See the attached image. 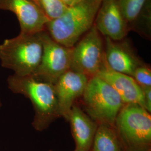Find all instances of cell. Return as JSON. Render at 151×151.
Returning a JSON list of instances; mask_svg holds the SVG:
<instances>
[{
    "label": "cell",
    "instance_id": "cell-18",
    "mask_svg": "<svg viewBox=\"0 0 151 151\" xmlns=\"http://www.w3.org/2000/svg\"><path fill=\"white\" fill-rule=\"evenodd\" d=\"M143 95L145 108L146 110L151 114V87H141Z\"/></svg>",
    "mask_w": 151,
    "mask_h": 151
},
{
    "label": "cell",
    "instance_id": "cell-1",
    "mask_svg": "<svg viewBox=\"0 0 151 151\" xmlns=\"http://www.w3.org/2000/svg\"><path fill=\"white\" fill-rule=\"evenodd\" d=\"M9 88L29 99L32 103L35 115L32 125L37 131L47 129L58 118V103L54 85L44 82L32 75L9 76Z\"/></svg>",
    "mask_w": 151,
    "mask_h": 151
},
{
    "label": "cell",
    "instance_id": "cell-13",
    "mask_svg": "<svg viewBox=\"0 0 151 151\" xmlns=\"http://www.w3.org/2000/svg\"><path fill=\"white\" fill-rule=\"evenodd\" d=\"M68 121L75 142V151H91L99 124L76 104L70 110Z\"/></svg>",
    "mask_w": 151,
    "mask_h": 151
},
{
    "label": "cell",
    "instance_id": "cell-6",
    "mask_svg": "<svg viewBox=\"0 0 151 151\" xmlns=\"http://www.w3.org/2000/svg\"><path fill=\"white\" fill-rule=\"evenodd\" d=\"M105 59L104 37L93 24L72 48L70 69L90 78L96 75Z\"/></svg>",
    "mask_w": 151,
    "mask_h": 151
},
{
    "label": "cell",
    "instance_id": "cell-15",
    "mask_svg": "<svg viewBox=\"0 0 151 151\" xmlns=\"http://www.w3.org/2000/svg\"><path fill=\"white\" fill-rule=\"evenodd\" d=\"M125 20L129 27L134 23L145 9L148 0H117Z\"/></svg>",
    "mask_w": 151,
    "mask_h": 151
},
{
    "label": "cell",
    "instance_id": "cell-17",
    "mask_svg": "<svg viewBox=\"0 0 151 151\" xmlns=\"http://www.w3.org/2000/svg\"><path fill=\"white\" fill-rule=\"evenodd\" d=\"M140 87H151V69L145 63L138 66L132 76Z\"/></svg>",
    "mask_w": 151,
    "mask_h": 151
},
{
    "label": "cell",
    "instance_id": "cell-7",
    "mask_svg": "<svg viewBox=\"0 0 151 151\" xmlns=\"http://www.w3.org/2000/svg\"><path fill=\"white\" fill-rule=\"evenodd\" d=\"M43 55L40 63L32 75L41 81L54 85L70 70L72 48L62 45L51 38L45 30L41 32Z\"/></svg>",
    "mask_w": 151,
    "mask_h": 151
},
{
    "label": "cell",
    "instance_id": "cell-10",
    "mask_svg": "<svg viewBox=\"0 0 151 151\" xmlns=\"http://www.w3.org/2000/svg\"><path fill=\"white\" fill-rule=\"evenodd\" d=\"M94 25L104 37L115 41L125 39L130 30L117 0H102Z\"/></svg>",
    "mask_w": 151,
    "mask_h": 151
},
{
    "label": "cell",
    "instance_id": "cell-20",
    "mask_svg": "<svg viewBox=\"0 0 151 151\" xmlns=\"http://www.w3.org/2000/svg\"><path fill=\"white\" fill-rule=\"evenodd\" d=\"M1 101H0V107H1Z\"/></svg>",
    "mask_w": 151,
    "mask_h": 151
},
{
    "label": "cell",
    "instance_id": "cell-19",
    "mask_svg": "<svg viewBox=\"0 0 151 151\" xmlns=\"http://www.w3.org/2000/svg\"><path fill=\"white\" fill-rule=\"evenodd\" d=\"M32 1H33L37 5L39 6V7H40V5H39V0H32Z\"/></svg>",
    "mask_w": 151,
    "mask_h": 151
},
{
    "label": "cell",
    "instance_id": "cell-11",
    "mask_svg": "<svg viewBox=\"0 0 151 151\" xmlns=\"http://www.w3.org/2000/svg\"><path fill=\"white\" fill-rule=\"evenodd\" d=\"M125 39L115 41L104 37L105 57L112 70L132 77L135 69L143 62Z\"/></svg>",
    "mask_w": 151,
    "mask_h": 151
},
{
    "label": "cell",
    "instance_id": "cell-21",
    "mask_svg": "<svg viewBox=\"0 0 151 151\" xmlns=\"http://www.w3.org/2000/svg\"><path fill=\"white\" fill-rule=\"evenodd\" d=\"M51 151V150H50V151Z\"/></svg>",
    "mask_w": 151,
    "mask_h": 151
},
{
    "label": "cell",
    "instance_id": "cell-12",
    "mask_svg": "<svg viewBox=\"0 0 151 151\" xmlns=\"http://www.w3.org/2000/svg\"><path fill=\"white\" fill-rule=\"evenodd\" d=\"M96 76L112 87L125 104H136L145 109L142 88L132 77L112 70L105 59Z\"/></svg>",
    "mask_w": 151,
    "mask_h": 151
},
{
    "label": "cell",
    "instance_id": "cell-5",
    "mask_svg": "<svg viewBox=\"0 0 151 151\" xmlns=\"http://www.w3.org/2000/svg\"><path fill=\"white\" fill-rule=\"evenodd\" d=\"M82 97L84 111L98 124L114 126L125 105L118 93L97 76L88 79Z\"/></svg>",
    "mask_w": 151,
    "mask_h": 151
},
{
    "label": "cell",
    "instance_id": "cell-16",
    "mask_svg": "<svg viewBox=\"0 0 151 151\" xmlns=\"http://www.w3.org/2000/svg\"><path fill=\"white\" fill-rule=\"evenodd\" d=\"M39 2L50 20L60 17L68 7L60 0H39Z\"/></svg>",
    "mask_w": 151,
    "mask_h": 151
},
{
    "label": "cell",
    "instance_id": "cell-2",
    "mask_svg": "<svg viewBox=\"0 0 151 151\" xmlns=\"http://www.w3.org/2000/svg\"><path fill=\"white\" fill-rule=\"evenodd\" d=\"M102 0H81L62 16L49 20L45 30L54 41L72 48L93 25Z\"/></svg>",
    "mask_w": 151,
    "mask_h": 151
},
{
    "label": "cell",
    "instance_id": "cell-8",
    "mask_svg": "<svg viewBox=\"0 0 151 151\" xmlns=\"http://www.w3.org/2000/svg\"><path fill=\"white\" fill-rule=\"evenodd\" d=\"M0 10L11 11L16 15L22 34L42 32L50 20L42 9L32 0H0Z\"/></svg>",
    "mask_w": 151,
    "mask_h": 151
},
{
    "label": "cell",
    "instance_id": "cell-14",
    "mask_svg": "<svg viewBox=\"0 0 151 151\" xmlns=\"http://www.w3.org/2000/svg\"><path fill=\"white\" fill-rule=\"evenodd\" d=\"M90 151H125L114 126L98 125Z\"/></svg>",
    "mask_w": 151,
    "mask_h": 151
},
{
    "label": "cell",
    "instance_id": "cell-4",
    "mask_svg": "<svg viewBox=\"0 0 151 151\" xmlns=\"http://www.w3.org/2000/svg\"><path fill=\"white\" fill-rule=\"evenodd\" d=\"M125 151H151V116L136 104H125L115 121Z\"/></svg>",
    "mask_w": 151,
    "mask_h": 151
},
{
    "label": "cell",
    "instance_id": "cell-3",
    "mask_svg": "<svg viewBox=\"0 0 151 151\" xmlns=\"http://www.w3.org/2000/svg\"><path fill=\"white\" fill-rule=\"evenodd\" d=\"M43 50L41 32L20 33L0 44L1 64L3 67L13 70L15 75H32L40 63Z\"/></svg>",
    "mask_w": 151,
    "mask_h": 151
},
{
    "label": "cell",
    "instance_id": "cell-9",
    "mask_svg": "<svg viewBox=\"0 0 151 151\" xmlns=\"http://www.w3.org/2000/svg\"><path fill=\"white\" fill-rule=\"evenodd\" d=\"M88 79L86 76L70 69L54 84L60 118L68 121L70 110L82 96Z\"/></svg>",
    "mask_w": 151,
    "mask_h": 151
}]
</instances>
